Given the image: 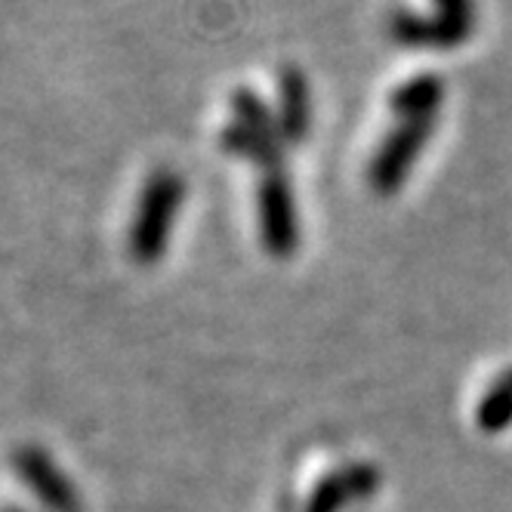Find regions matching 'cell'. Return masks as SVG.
I'll list each match as a JSON object with an SVG mask.
<instances>
[{
  "mask_svg": "<svg viewBox=\"0 0 512 512\" xmlns=\"http://www.w3.org/2000/svg\"><path fill=\"white\" fill-rule=\"evenodd\" d=\"M223 145H226V152H232L235 158H244L256 167H263V173L284 167L281 136H266V133H256L250 127H241V124H229L223 133Z\"/></svg>",
  "mask_w": 512,
  "mask_h": 512,
  "instance_id": "obj_9",
  "label": "cell"
},
{
  "mask_svg": "<svg viewBox=\"0 0 512 512\" xmlns=\"http://www.w3.org/2000/svg\"><path fill=\"white\" fill-rule=\"evenodd\" d=\"M256 204H260V232L266 250L275 260H290L300 244V219H297L294 189H290L284 167L263 173Z\"/></svg>",
  "mask_w": 512,
  "mask_h": 512,
  "instance_id": "obj_2",
  "label": "cell"
},
{
  "mask_svg": "<svg viewBox=\"0 0 512 512\" xmlns=\"http://www.w3.org/2000/svg\"><path fill=\"white\" fill-rule=\"evenodd\" d=\"M435 118L426 121H401L389 139L380 145V152L371 164V186L377 195H392L401 189V182L408 179L417 155L423 152L426 139L432 136Z\"/></svg>",
  "mask_w": 512,
  "mask_h": 512,
  "instance_id": "obj_4",
  "label": "cell"
},
{
  "mask_svg": "<svg viewBox=\"0 0 512 512\" xmlns=\"http://www.w3.org/2000/svg\"><path fill=\"white\" fill-rule=\"evenodd\" d=\"M312 127V93L300 68L287 65L278 75V136L281 142L297 145Z\"/></svg>",
  "mask_w": 512,
  "mask_h": 512,
  "instance_id": "obj_5",
  "label": "cell"
},
{
  "mask_svg": "<svg viewBox=\"0 0 512 512\" xmlns=\"http://www.w3.org/2000/svg\"><path fill=\"white\" fill-rule=\"evenodd\" d=\"M7 512H25V509H19V506H10Z\"/></svg>",
  "mask_w": 512,
  "mask_h": 512,
  "instance_id": "obj_13",
  "label": "cell"
},
{
  "mask_svg": "<svg viewBox=\"0 0 512 512\" xmlns=\"http://www.w3.org/2000/svg\"><path fill=\"white\" fill-rule=\"evenodd\" d=\"M435 7H438V16L442 19L472 31V25H475V4L472 0H435Z\"/></svg>",
  "mask_w": 512,
  "mask_h": 512,
  "instance_id": "obj_12",
  "label": "cell"
},
{
  "mask_svg": "<svg viewBox=\"0 0 512 512\" xmlns=\"http://www.w3.org/2000/svg\"><path fill=\"white\" fill-rule=\"evenodd\" d=\"M392 34L395 41L408 47H457L469 38V28H460L442 16H420L411 10H398L392 16Z\"/></svg>",
  "mask_w": 512,
  "mask_h": 512,
  "instance_id": "obj_7",
  "label": "cell"
},
{
  "mask_svg": "<svg viewBox=\"0 0 512 512\" xmlns=\"http://www.w3.org/2000/svg\"><path fill=\"white\" fill-rule=\"evenodd\" d=\"M13 469L19 482L47 512H84L78 488L68 482V475L53 463V457L44 448L22 445L13 454Z\"/></svg>",
  "mask_w": 512,
  "mask_h": 512,
  "instance_id": "obj_3",
  "label": "cell"
},
{
  "mask_svg": "<svg viewBox=\"0 0 512 512\" xmlns=\"http://www.w3.org/2000/svg\"><path fill=\"white\" fill-rule=\"evenodd\" d=\"M232 115H235V124L241 127H250L266 136H278V118L269 112V105L250 90L232 93Z\"/></svg>",
  "mask_w": 512,
  "mask_h": 512,
  "instance_id": "obj_11",
  "label": "cell"
},
{
  "mask_svg": "<svg viewBox=\"0 0 512 512\" xmlns=\"http://www.w3.org/2000/svg\"><path fill=\"white\" fill-rule=\"evenodd\" d=\"M445 99V81L438 75H417L411 81H405L401 87L392 90V112L401 121H426L435 118L438 105Z\"/></svg>",
  "mask_w": 512,
  "mask_h": 512,
  "instance_id": "obj_8",
  "label": "cell"
},
{
  "mask_svg": "<svg viewBox=\"0 0 512 512\" xmlns=\"http://www.w3.org/2000/svg\"><path fill=\"white\" fill-rule=\"evenodd\" d=\"M475 423L482 432H503L512 426V368L500 374L475 408Z\"/></svg>",
  "mask_w": 512,
  "mask_h": 512,
  "instance_id": "obj_10",
  "label": "cell"
},
{
  "mask_svg": "<svg viewBox=\"0 0 512 512\" xmlns=\"http://www.w3.org/2000/svg\"><path fill=\"white\" fill-rule=\"evenodd\" d=\"M380 485V475L374 466H349L340 469L334 475L315 488V494L306 503V512H343L349 503L371 497Z\"/></svg>",
  "mask_w": 512,
  "mask_h": 512,
  "instance_id": "obj_6",
  "label": "cell"
},
{
  "mask_svg": "<svg viewBox=\"0 0 512 512\" xmlns=\"http://www.w3.org/2000/svg\"><path fill=\"white\" fill-rule=\"evenodd\" d=\"M182 198H186V182H182L179 173L155 170L149 176L127 235V250L133 256V263L155 266L158 260H164Z\"/></svg>",
  "mask_w": 512,
  "mask_h": 512,
  "instance_id": "obj_1",
  "label": "cell"
}]
</instances>
